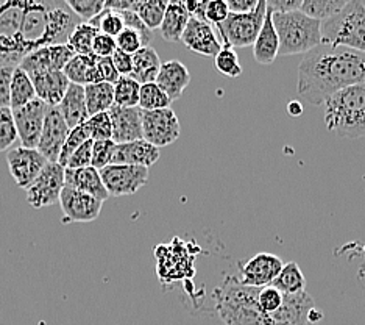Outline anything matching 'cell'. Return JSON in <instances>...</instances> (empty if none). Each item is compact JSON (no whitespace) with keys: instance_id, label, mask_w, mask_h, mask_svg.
<instances>
[{"instance_id":"obj_13","label":"cell","mask_w":365,"mask_h":325,"mask_svg":"<svg viewBox=\"0 0 365 325\" xmlns=\"http://www.w3.org/2000/svg\"><path fill=\"white\" fill-rule=\"evenodd\" d=\"M47 110L48 105L44 104L41 99H35L33 102L13 110L22 147L38 149L41 135H43Z\"/></svg>"},{"instance_id":"obj_39","label":"cell","mask_w":365,"mask_h":325,"mask_svg":"<svg viewBox=\"0 0 365 325\" xmlns=\"http://www.w3.org/2000/svg\"><path fill=\"white\" fill-rule=\"evenodd\" d=\"M215 69L230 79H236L242 75V66L239 63V56L233 47H223L219 55L214 58Z\"/></svg>"},{"instance_id":"obj_33","label":"cell","mask_w":365,"mask_h":325,"mask_svg":"<svg viewBox=\"0 0 365 325\" xmlns=\"http://www.w3.org/2000/svg\"><path fill=\"white\" fill-rule=\"evenodd\" d=\"M346 0H303L302 13L312 19L325 22L344 10Z\"/></svg>"},{"instance_id":"obj_29","label":"cell","mask_w":365,"mask_h":325,"mask_svg":"<svg viewBox=\"0 0 365 325\" xmlns=\"http://www.w3.org/2000/svg\"><path fill=\"white\" fill-rule=\"evenodd\" d=\"M86 105L89 116H96L98 113H106L115 105L114 102V85L111 83H97V85L85 86Z\"/></svg>"},{"instance_id":"obj_17","label":"cell","mask_w":365,"mask_h":325,"mask_svg":"<svg viewBox=\"0 0 365 325\" xmlns=\"http://www.w3.org/2000/svg\"><path fill=\"white\" fill-rule=\"evenodd\" d=\"M181 43L194 54L203 56H217L223 49L222 41L214 27L206 21L190 18L187 27L182 33Z\"/></svg>"},{"instance_id":"obj_2","label":"cell","mask_w":365,"mask_h":325,"mask_svg":"<svg viewBox=\"0 0 365 325\" xmlns=\"http://www.w3.org/2000/svg\"><path fill=\"white\" fill-rule=\"evenodd\" d=\"M365 83V54L322 44L298 66L297 94L309 105H323L339 91Z\"/></svg>"},{"instance_id":"obj_53","label":"cell","mask_w":365,"mask_h":325,"mask_svg":"<svg viewBox=\"0 0 365 325\" xmlns=\"http://www.w3.org/2000/svg\"><path fill=\"white\" fill-rule=\"evenodd\" d=\"M303 0H269L267 6L273 13H292L300 11Z\"/></svg>"},{"instance_id":"obj_28","label":"cell","mask_w":365,"mask_h":325,"mask_svg":"<svg viewBox=\"0 0 365 325\" xmlns=\"http://www.w3.org/2000/svg\"><path fill=\"white\" fill-rule=\"evenodd\" d=\"M190 14L186 10L185 2H169L168 10L164 14V21L160 27L161 36L168 43H181L182 33H185Z\"/></svg>"},{"instance_id":"obj_36","label":"cell","mask_w":365,"mask_h":325,"mask_svg":"<svg viewBox=\"0 0 365 325\" xmlns=\"http://www.w3.org/2000/svg\"><path fill=\"white\" fill-rule=\"evenodd\" d=\"M140 83L131 77H120L114 85V102L119 106H139Z\"/></svg>"},{"instance_id":"obj_40","label":"cell","mask_w":365,"mask_h":325,"mask_svg":"<svg viewBox=\"0 0 365 325\" xmlns=\"http://www.w3.org/2000/svg\"><path fill=\"white\" fill-rule=\"evenodd\" d=\"M19 139L11 108H0V152L11 149Z\"/></svg>"},{"instance_id":"obj_50","label":"cell","mask_w":365,"mask_h":325,"mask_svg":"<svg viewBox=\"0 0 365 325\" xmlns=\"http://www.w3.org/2000/svg\"><path fill=\"white\" fill-rule=\"evenodd\" d=\"M115 50H118V41H115V38L98 33L94 41V55L98 58H111Z\"/></svg>"},{"instance_id":"obj_48","label":"cell","mask_w":365,"mask_h":325,"mask_svg":"<svg viewBox=\"0 0 365 325\" xmlns=\"http://www.w3.org/2000/svg\"><path fill=\"white\" fill-rule=\"evenodd\" d=\"M120 16L123 19V24H125V29H131V30L138 31L140 38L144 39V44L148 46V43L152 41V30L147 29V25L140 21L139 16L135 11H120Z\"/></svg>"},{"instance_id":"obj_31","label":"cell","mask_w":365,"mask_h":325,"mask_svg":"<svg viewBox=\"0 0 365 325\" xmlns=\"http://www.w3.org/2000/svg\"><path fill=\"white\" fill-rule=\"evenodd\" d=\"M168 5L169 2L165 0H135L131 11H135L147 29L153 31L161 27Z\"/></svg>"},{"instance_id":"obj_11","label":"cell","mask_w":365,"mask_h":325,"mask_svg":"<svg viewBox=\"0 0 365 325\" xmlns=\"http://www.w3.org/2000/svg\"><path fill=\"white\" fill-rule=\"evenodd\" d=\"M6 163L16 185L27 191L31 183L38 179V175L43 172L47 163L51 161L38 149L19 146L8 150Z\"/></svg>"},{"instance_id":"obj_21","label":"cell","mask_w":365,"mask_h":325,"mask_svg":"<svg viewBox=\"0 0 365 325\" xmlns=\"http://www.w3.org/2000/svg\"><path fill=\"white\" fill-rule=\"evenodd\" d=\"M31 80L33 85H35L38 99L43 100L48 106L60 105L71 86V81L63 71L39 74L31 77Z\"/></svg>"},{"instance_id":"obj_19","label":"cell","mask_w":365,"mask_h":325,"mask_svg":"<svg viewBox=\"0 0 365 325\" xmlns=\"http://www.w3.org/2000/svg\"><path fill=\"white\" fill-rule=\"evenodd\" d=\"M315 308L314 299L303 291L298 294H284L283 305L277 313L270 314L273 325H306Z\"/></svg>"},{"instance_id":"obj_7","label":"cell","mask_w":365,"mask_h":325,"mask_svg":"<svg viewBox=\"0 0 365 325\" xmlns=\"http://www.w3.org/2000/svg\"><path fill=\"white\" fill-rule=\"evenodd\" d=\"M267 14V2L259 0V5L255 11L247 14L230 13L228 19L217 25L219 38L223 47H248L255 46Z\"/></svg>"},{"instance_id":"obj_43","label":"cell","mask_w":365,"mask_h":325,"mask_svg":"<svg viewBox=\"0 0 365 325\" xmlns=\"http://www.w3.org/2000/svg\"><path fill=\"white\" fill-rule=\"evenodd\" d=\"M115 144L113 139L106 141H94L93 147V168L102 171L113 163V156L115 152Z\"/></svg>"},{"instance_id":"obj_18","label":"cell","mask_w":365,"mask_h":325,"mask_svg":"<svg viewBox=\"0 0 365 325\" xmlns=\"http://www.w3.org/2000/svg\"><path fill=\"white\" fill-rule=\"evenodd\" d=\"M113 122V141L115 144H127L133 141L144 139L143 116L144 111L139 106H119L114 105L110 110Z\"/></svg>"},{"instance_id":"obj_12","label":"cell","mask_w":365,"mask_h":325,"mask_svg":"<svg viewBox=\"0 0 365 325\" xmlns=\"http://www.w3.org/2000/svg\"><path fill=\"white\" fill-rule=\"evenodd\" d=\"M144 139L152 146L163 149L175 143L180 138V121L170 108L158 111H144L143 116Z\"/></svg>"},{"instance_id":"obj_26","label":"cell","mask_w":365,"mask_h":325,"mask_svg":"<svg viewBox=\"0 0 365 325\" xmlns=\"http://www.w3.org/2000/svg\"><path fill=\"white\" fill-rule=\"evenodd\" d=\"M253 55L256 63L259 64H272L279 55V38L273 24V11L269 10V6L262 30L253 46Z\"/></svg>"},{"instance_id":"obj_16","label":"cell","mask_w":365,"mask_h":325,"mask_svg":"<svg viewBox=\"0 0 365 325\" xmlns=\"http://www.w3.org/2000/svg\"><path fill=\"white\" fill-rule=\"evenodd\" d=\"M73 56H76V54L68 44L48 46L27 55L19 64V68L26 71L30 77H35V75L44 72L64 71Z\"/></svg>"},{"instance_id":"obj_44","label":"cell","mask_w":365,"mask_h":325,"mask_svg":"<svg viewBox=\"0 0 365 325\" xmlns=\"http://www.w3.org/2000/svg\"><path fill=\"white\" fill-rule=\"evenodd\" d=\"M258 300H259V305H261L264 313L273 314L279 310L281 305H283L284 294L281 293V291H278L277 288L265 286V288H261Z\"/></svg>"},{"instance_id":"obj_46","label":"cell","mask_w":365,"mask_h":325,"mask_svg":"<svg viewBox=\"0 0 365 325\" xmlns=\"http://www.w3.org/2000/svg\"><path fill=\"white\" fill-rule=\"evenodd\" d=\"M230 16L227 0H210L206 5V22H210L212 27L223 24Z\"/></svg>"},{"instance_id":"obj_55","label":"cell","mask_w":365,"mask_h":325,"mask_svg":"<svg viewBox=\"0 0 365 325\" xmlns=\"http://www.w3.org/2000/svg\"><path fill=\"white\" fill-rule=\"evenodd\" d=\"M287 113L292 118H298V116L303 114V104L300 100H292V102L287 104Z\"/></svg>"},{"instance_id":"obj_9","label":"cell","mask_w":365,"mask_h":325,"mask_svg":"<svg viewBox=\"0 0 365 325\" xmlns=\"http://www.w3.org/2000/svg\"><path fill=\"white\" fill-rule=\"evenodd\" d=\"M284 261L278 255L261 252L252 256L250 260L239 264L237 279L245 286L265 288L272 286L284 268Z\"/></svg>"},{"instance_id":"obj_30","label":"cell","mask_w":365,"mask_h":325,"mask_svg":"<svg viewBox=\"0 0 365 325\" xmlns=\"http://www.w3.org/2000/svg\"><path fill=\"white\" fill-rule=\"evenodd\" d=\"M38 99L35 85L30 75L22 68H16L11 81V110L27 105Z\"/></svg>"},{"instance_id":"obj_51","label":"cell","mask_w":365,"mask_h":325,"mask_svg":"<svg viewBox=\"0 0 365 325\" xmlns=\"http://www.w3.org/2000/svg\"><path fill=\"white\" fill-rule=\"evenodd\" d=\"M111 58L115 69L120 74V77H130L133 74V55L125 54L123 50L118 49Z\"/></svg>"},{"instance_id":"obj_10","label":"cell","mask_w":365,"mask_h":325,"mask_svg":"<svg viewBox=\"0 0 365 325\" xmlns=\"http://www.w3.org/2000/svg\"><path fill=\"white\" fill-rule=\"evenodd\" d=\"M110 196L122 197L136 194L148 181V168L130 164H110L101 171Z\"/></svg>"},{"instance_id":"obj_34","label":"cell","mask_w":365,"mask_h":325,"mask_svg":"<svg viewBox=\"0 0 365 325\" xmlns=\"http://www.w3.org/2000/svg\"><path fill=\"white\" fill-rule=\"evenodd\" d=\"M98 31L88 22H81L78 27L72 31L68 41V46L73 50L76 55H94V41Z\"/></svg>"},{"instance_id":"obj_1","label":"cell","mask_w":365,"mask_h":325,"mask_svg":"<svg viewBox=\"0 0 365 325\" xmlns=\"http://www.w3.org/2000/svg\"><path fill=\"white\" fill-rule=\"evenodd\" d=\"M83 21L64 0H0V68L38 49L63 46Z\"/></svg>"},{"instance_id":"obj_27","label":"cell","mask_w":365,"mask_h":325,"mask_svg":"<svg viewBox=\"0 0 365 325\" xmlns=\"http://www.w3.org/2000/svg\"><path fill=\"white\" fill-rule=\"evenodd\" d=\"M161 58L152 46L143 47L133 55V74L131 79H135L140 85L156 83L158 75L161 71Z\"/></svg>"},{"instance_id":"obj_8","label":"cell","mask_w":365,"mask_h":325,"mask_svg":"<svg viewBox=\"0 0 365 325\" xmlns=\"http://www.w3.org/2000/svg\"><path fill=\"white\" fill-rule=\"evenodd\" d=\"M66 188V168L60 163H47L27 189V202L33 208H44L60 204L61 193Z\"/></svg>"},{"instance_id":"obj_24","label":"cell","mask_w":365,"mask_h":325,"mask_svg":"<svg viewBox=\"0 0 365 325\" xmlns=\"http://www.w3.org/2000/svg\"><path fill=\"white\" fill-rule=\"evenodd\" d=\"M98 56L97 55H76L64 68L66 77L73 85L88 86L102 83V74L98 71Z\"/></svg>"},{"instance_id":"obj_47","label":"cell","mask_w":365,"mask_h":325,"mask_svg":"<svg viewBox=\"0 0 365 325\" xmlns=\"http://www.w3.org/2000/svg\"><path fill=\"white\" fill-rule=\"evenodd\" d=\"M93 147H94V141L89 139L88 143L83 144L77 152L71 156L66 169H83V168H89V166H93Z\"/></svg>"},{"instance_id":"obj_38","label":"cell","mask_w":365,"mask_h":325,"mask_svg":"<svg viewBox=\"0 0 365 325\" xmlns=\"http://www.w3.org/2000/svg\"><path fill=\"white\" fill-rule=\"evenodd\" d=\"M89 139H91V133H89V129H88L86 124L78 125V127L72 129L68 139H66L58 163H60L63 168H66V166H68V163H69V160H71V156L76 154L83 144L88 143Z\"/></svg>"},{"instance_id":"obj_52","label":"cell","mask_w":365,"mask_h":325,"mask_svg":"<svg viewBox=\"0 0 365 325\" xmlns=\"http://www.w3.org/2000/svg\"><path fill=\"white\" fill-rule=\"evenodd\" d=\"M97 66L105 83H111V85H115V83H118V80L120 79V74L118 72V69H115L113 58H98Z\"/></svg>"},{"instance_id":"obj_20","label":"cell","mask_w":365,"mask_h":325,"mask_svg":"<svg viewBox=\"0 0 365 325\" xmlns=\"http://www.w3.org/2000/svg\"><path fill=\"white\" fill-rule=\"evenodd\" d=\"M160 149L147 143L145 139L133 141L127 144L115 146V152L111 164H130L143 166V168H152L160 160Z\"/></svg>"},{"instance_id":"obj_42","label":"cell","mask_w":365,"mask_h":325,"mask_svg":"<svg viewBox=\"0 0 365 325\" xmlns=\"http://www.w3.org/2000/svg\"><path fill=\"white\" fill-rule=\"evenodd\" d=\"M68 4L83 22L93 21L106 8V0H68Z\"/></svg>"},{"instance_id":"obj_25","label":"cell","mask_w":365,"mask_h":325,"mask_svg":"<svg viewBox=\"0 0 365 325\" xmlns=\"http://www.w3.org/2000/svg\"><path fill=\"white\" fill-rule=\"evenodd\" d=\"M58 108H60L63 118L68 122L71 130L78 127V125L86 124L91 116L86 105L85 86L71 83L68 93H66L63 102L58 105Z\"/></svg>"},{"instance_id":"obj_15","label":"cell","mask_w":365,"mask_h":325,"mask_svg":"<svg viewBox=\"0 0 365 325\" xmlns=\"http://www.w3.org/2000/svg\"><path fill=\"white\" fill-rule=\"evenodd\" d=\"M60 205L63 210V222H93L102 211V200H98L78 189L66 186L61 193Z\"/></svg>"},{"instance_id":"obj_32","label":"cell","mask_w":365,"mask_h":325,"mask_svg":"<svg viewBox=\"0 0 365 325\" xmlns=\"http://www.w3.org/2000/svg\"><path fill=\"white\" fill-rule=\"evenodd\" d=\"M273 288H277L283 294H298L303 293L306 288V279L295 261H289L284 264L283 271L278 275V279L273 281Z\"/></svg>"},{"instance_id":"obj_14","label":"cell","mask_w":365,"mask_h":325,"mask_svg":"<svg viewBox=\"0 0 365 325\" xmlns=\"http://www.w3.org/2000/svg\"><path fill=\"white\" fill-rule=\"evenodd\" d=\"M69 133H71V127L63 118L60 108L48 106L38 150L51 163H58Z\"/></svg>"},{"instance_id":"obj_54","label":"cell","mask_w":365,"mask_h":325,"mask_svg":"<svg viewBox=\"0 0 365 325\" xmlns=\"http://www.w3.org/2000/svg\"><path fill=\"white\" fill-rule=\"evenodd\" d=\"M230 13L247 14L255 11L259 5V0H227Z\"/></svg>"},{"instance_id":"obj_41","label":"cell","mask_w":365,"mask_h":325,"mask_svg":"<svg viewBox=\"0 0 365 325\" xmlns=\"http://www.w3.org/2000/svg\"><path fill=\"white\" fill-rule=\"evenodd\" d=\"M86 125L91 133V139L93 141L113 139V122H111L110 111L91 116Z\"/></svg>"},{"instance_id":"obj_37","label":"cell","mask_w":365,"mask_h":325,"mask_svg":"<svg viewBox=\"0 0 365 325\" xmlns=\"http://www.w3.org/2000/svg\"><path fill=\"white\" fill-rule=\"evenodd\" d=\"M88 24L93 25L98 31L103 33V35L118 38L120 33L125 30V24H123V19L120 13L110 10V8H105V10L94 18L93 21H89Z\"/></svg>"},{"instance_id":"obj_49","label":"cell","mask_w":365,"mask_h":325,"mask_svg":"<svg viewBox=\"0 0 365 325\" xmlns=\"http://www.w3.org/2000/svg\"><path fill=\"white\" fill-rule=\"evenodd\" d=\"M16 68H0V108H11V81Z\"/></svg>"},{"instance_id":"obj_4","label":"cell","mask_w":365,"mask_h":325,"mask_svg":"<svg viewBox=\"0 0 365 325\" xmlns=\"http://www.w3.org/2000/svg\"><path fill=\"white\" fill-rule=\"evenodd\" d=\"M325 125L337 138L365 136V83L339 91L325 104Z\"/></svg>"},{"instance_id":"obj_23","label":"cell","mask_w":365,"mask_h":325,"mask_svg":"<svg viewBox=\"0 0 365 325\" xmlns=\"http://www.w3.org/2000/svg\"><path fill=\"white\" fill-rule=\"evenodd\" d=\"M66 186L78 189L81 193H86L98 200H105L110 197L102 180L101 171H97L93 166L83 169H66Z\"/></svg>"},{"instance_id":"obj_45","label":"cell","mask_w":365,"mask_h":325,"mask_svg":"<svg viewBox=\"0 0 365 325\" xmlns=\"http://www.w3.org/2000/svg\"><path fill=\"white\" fill-rule=\"evenodd\" d=\"M115 41H118V49L123 50V52L130 54V55H135L143 47H147L144 44V39L140 38L139 33L131 30V29L123 30L120 35L115 38Z\"/></svg>"},{"instance_id":"obj_6","label":"cell","mask_w":365,"mask_h":325,"mask_svg":"<svg viewBox=\"0 0 365 325\" xmlns=\"http://www.w3.org/2000/svg\"><path fill=\"white\" fill-rule=\"evenodd\" d=\"M323 44L348 47L365 54V5L359 0L348 2L334 18L322 22Z\"/></svg>"},{"instance_id":"obj_56","label":"cell","mask_w":365,"mask_h":325,"mask_svg":"<svg viewBox=\"0 0 365 325\" xmlns=\"http://www.w3.org/2000/svg\"><path fill=\"white\" fill-rule=\"evenodd\" d=\"M322 319H323V313L320 310H317V308H314V310L309 314V322L314 324V322H319Z\"/></svg>"},{"instance_id":"obj_3","label":"cell","mask_w":365,"mask_h":325,"mask_svg":"<svg viewBox=\"0 0 365 325\" xmlns=\"http://www.w3.org/2000/svg\"><path fill=\"white\" fill-rule=\"evenodd\" d=\"M259 288L245 286L237 275H228L214 291L215 311L225 325H273L259 305Z\"/></svg>"},{"instance_id":"obj_5","label":"cell","mask_w":365,"mask_h":325,"mask_svg":"<svg viewBox=\"0 0 365 325\" xmlns=\"http://www.w3.org/2000/svg\"><path fill=\"white\" fill-rule=\"evenodd\" d=\"M273 24L279 38V55H306L323 44L322 22L302 11L273 13Z\"/></svg>"},{"instance_id":"obj_22","label":"cell","mask_w":365,"mask_h":325,"mask_svg":"<svg viewBox=\"0 0 365 325\" xmlns=\"http://www.w3.org/2000/svg\"><path fill=\"white\" fill-rule=\"evenodd\" d=\"M189 83L190 74L181 61L170 60L163 63L160 75H158L156 79V85L169 96L172 102L182 96Z\"/></svg>"},{"instance_id":"obj_35","label":"cell","mask_w":365,"mask_h":325,"mask_svg":"<svg viewBox=\"0 0 365 325\" xmlns=\"http://www.w3.org/2000/svg\"><path fill=\"white\" fill-rule=\"evenodd\" d=\"M172 100L164 91L156 85V83H148V85L140 86L139 96V108L143 111H158L170 108Z\"/></svg>"},{"instance_id":"obj_57","label":"cell","mask_w":365,"mask_h":325,"mask_svg":"<svg viewBox=\"0 0 365 325\" xmlns=\"http://www.w3.org/2000/svg\"><path fill=\"white\" fill-rule=\"evenodd\" d=\"M364 5H365V2H364Z\"/></svg>"}]
</instances>
